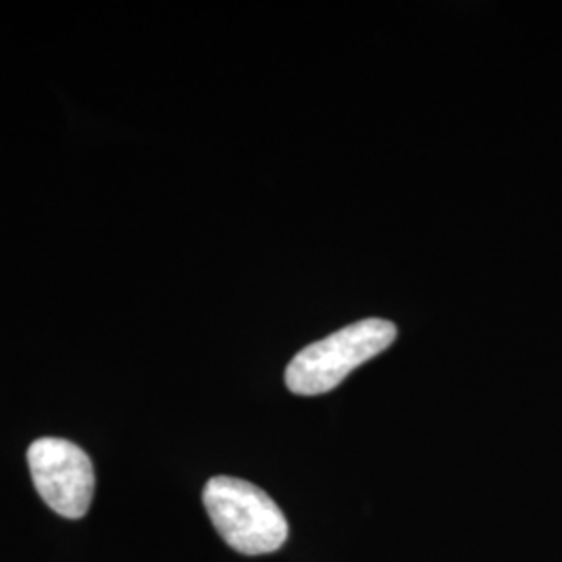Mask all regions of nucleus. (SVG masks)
Returning <instances> with one entry per match:
<instances>
[{"label": "nucleus", "instance_id": "2", "mask_svg": "<svg viewBox=\"0 0 562 562\" xmlns=\"http://www.w3.org/2000/svg\"><path fill=\"white\" fill-rule=\"evenodd\" d=\"M396 340V325L364 319L302 348L285 369V385L299 396H319L338 387L357 367Z\"/></svg>", "mask_w": 562, "mask_h": 562}, {"label": "nucleus", "instance_id": "3", "mask_svg": "<svg viewBox=\"0 0 562 562\" xmlns=\"http://www.w3.org/2000/svg\"><path fill=\"white\" fill-rule=\"evenodd\" d=\"M27 467L42 501L65 519H81L94 498L97 475L78 443L41 438L27 448Z\"/></svg>", "mask_w": 562, "mask_h": 562}, {"label": "nucleus", "instance_id": "1", "mask_svg": "<svg viewBox=\"0 0 562 562\" xmlns=\"http://www.w3.org/2000/svg\"><path fill=\"white\" fill-rule=\"evenodd\" d=\"M202 503L217 533L240 554H271L288 540L285 515L255 483L217 475L204 485Z\"/></svg>", "mask_w": 562, "mask_h": 562}]
</instances>
